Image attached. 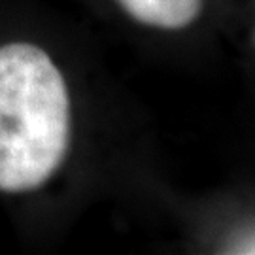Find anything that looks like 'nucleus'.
Masks as SVG:
<instances>
[{"instance_id":"nucleus-1","label":"nucleus","mask_w":255,"mask_h":255,"mask_svg":"<svg viewBox=\"0 0 255 255\" xmlns=\"http://www.w3.org/2000/svg\"><path fill=\"white\" fill-rule=\"evenodd\" d=\"M70 95L59 66L27 42L0 46V191H34L70 146Z\"/></svg>"},{"instance_id":"nucleus-2","label":"nucleus","mask_w":255,"mask_h":255,"mask_svg":"<svg viewBox=\"0 0 255 255\" xmlns=\"http://www.w3.org/2000/svg\"><path fill=\"white\" fill-rule=\"evenodd\" d=\"M119 6L140 25L161 30H182L193 25L204 0H118Z\"/></svg>"}]
</instances>
